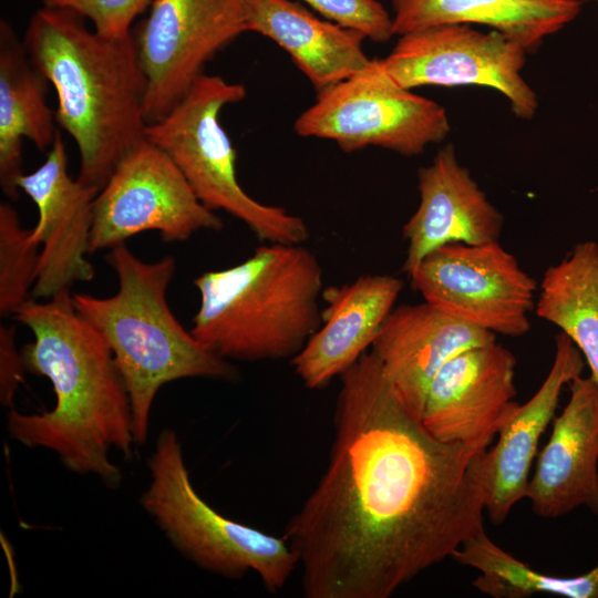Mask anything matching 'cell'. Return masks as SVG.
Listing matches in <instances>:
<instances>
[{"instance_id":"obj_5","label":"cell","mask_w":598,"mask_h":598,"mask_svg":"<svg viewBox=\"0 0 598 598\" xmlns=\"http://www.w3.org/2000/svg\"><path fill=\"white\" fill-rule=\"evenodd\" d=\"M105 260L117 277V291L106 298L74 293L72 300L114 355L131 402L135 445H143L163 385L187 378L234 381L237 371L172 312L166 295L176 269L173 257L143 261L122 244L110 249Z\"/></svg>"},{"instance_id":"obj_25","label":"cell","mask_w":598,"mask_h":598,"mask_svg":"<svg viewBox=\"0 0 598 598\" xmlns=\"http://www.w3.org/2000/svg\"><path fill=\"white\" fill-rule=\"evenodd\" d=\"M40 245L24 229L16 209L0 203V316H13L31 298L40 260Z\"/></svg>"},{"instance_id":"obj_2","label":"cell","mask_w":598,"mask_h":598,"mask_svg":"<svg viewBox=\"0 0 598 598\" xmlns=\"http://www.w3.org/2000/svg\"><path fill=\"white\" fill-rule=\"evenodd\" d=\"M12 317L34 337L21 349L25 372L50 380L55 404L38 414L11 409L10 436L54 452L71 472L118 487L123 475L109 453L131 460L135 441L128 393L109 344L75 310L70 290L31 297Z\"/></svg>"},{"instance_id":"obj_22","label":"cell","mask_w":598,"mask_h":598,"mask_svg":"<svg viewBox=\"0 0 598 598\" xmlns=\"http://www.w3.org/2000/svg\"><path fill=\"white\" fill-rule=\"evenodd\" d=\"M394 35L444 24H482L539 48L580 12V0H391Z\"/></svg>"},{"instance_id":"obj_18","label":"cell","mask_w":598,"mask_h":598,"mask_svg":"<svg viewBox=\"0 0 598 598\" xmlns=\"http://www.w3.org/2000/svg\"><path fill=\"white\" fill-rule=\"evenodd\" d=\"M402 288L400 278L374 274L323 289L327 307L321 311V324L291 359L306 388L327 386L367 352Z\"/></svg>"},{"instance_id":"obj_27","label":"cell","mask_w":598,"mask_h":598,"mask_svg":"<svg viewBox=\"0 0 598 598\" xmlns=\"http://www.w3.org/2000/svg\"><path fill=\"white\" fill-rule=\"evenodd\" d=\"M45 6L69 9L93 24L106 37L131 34L135 19L151 7L153 0H42Z\"/></svg>"},{"instance_id":"obj_8","label":"cell","mask_w":598,"mask_h":598,"mask_svg":"<svg viewBox=\"0 0 598 598\" xmlns=\"http://www.w3.org/2000/svg\"><path fill=\"white\" fill-rule=\"evenodd\" d=\"M293 128L301 137L333 141L347 153L375 146L417 156L441 143L451 125L441 104L400 86L380 59H372L364 70L317 93Z\"/></svg>"},{"instance_id":"obj_4","label":"cell","mask_w":598,"mask_h":598,"mask_svg":"<svg viewBox=\"0 0 598 598\" xmlns=\"http://www.w3.org/2000/svg\"><path fill=\"white\" fill-rule=\"evenodd\" d=\"M193 283L199 307L190 332L228 361L292 359L321 324L322 268L303 244L269 243Z\"/></svg>"},{"instance_id":"obj_7","label":"cell","mask_w":598,"mask_h":598,"mask_svg":"<svg viewBox=\"0 0 598 598\" xmlns=\"http://www.w3.org/2000/svg\"><path fill=\"white\" fill-rule=\"evenodd\" d=\"M148 470L141 504L183 556L227 578L255 571L270 592L286 585L298 566L289 543L229 519L207 504L192 484L173 430L159 433Z\"/></svg>"},{"instance_id":"obj_23","label":"cell","mask_w":598,"mask_h":598,"mask_svg":"<svg viewBox=\"0 0 598 598\" xmlns=\"http://www.w3.org/2000/svg\"><path fill=\"white\" fill-rule=\"evenodd\" d=\"M535 312L580 350L598 383V244L579 243L539 283Z\"/></svg>"},{"instance_id":"obj_10","label":"cell","mask_w":598,"mask_h":598,"mask_svg":"<svg viewBox=\"0 0 598 598\" xmlns=\"http://www.w3.org/2000/svg\"><path fill=\"white\" fill-rule=\"evenodd\" d=\"M408 276L425 302L457 320L507 337L530 329L537 281L498 241L446 244Z\"/></svg>"},{"instance_id":"obj_12","label":"cell","mask_w":598,"mask_h":598,"mask_svg":"<svg viewBox=\"0 0 598 598\" xmlns=\"http://www.w3.org/2000/svg\"><path fill=\"white\" fill-rule=\"evenodd\" d=\"M527 51L496 30L444 24L400 35L381 64L400 86L477 85L497 90L520 120H530L538 97L522 75Z\"/></svg>"},{"instance_id":"obj_11","label":"cell","mask_w":598,"mask_h":598,"mask_svg":"<svg viewBox=\"0 0 598 598\" xmlns=\"http://www.w3.org/2000/svg\"><path fill=\"white\" fill-rule=\"evenodd\" d=\"M245 32V0H153L133 35L146 81L147 125L166 116L206 63Z\"/></svg>"},{"instance_id":"obj_29","label":"cell","mask_w":598,"mask_h":598,"mask_svg":"<svg viewBox=\"0 0 598 598\" xmlns=\"http://www.w3.org/2000/svg\"><path fill=\"white\" fill-rule=\"evenodd\" d=\"M598 1V0H597Z\"/></svg>"},{"instance_id":"obj_9","label":"cell","mask_w":598,"mask_h":598,"mask_svg":"<svg viewBox=\"0 0 598 598\" xmlns=\"http://www.w3.org/2000/svg\"><path fill=\"white\" fill-rule=\"evenodd\" d=\"M224 223L195 195L173 159L146 137L116 165L93 202L90 254L112 249L137 234L156 230L184 241Z\"/></svg>"},{"instance_id":"obj_13","label":"cell","mask_w":598,"mask_h":598,"mask_svg":"<svg viewBox=\"0 0 598 598\" xmlns=\"http://www.w3.org/2000/svg\"><path fill=\"white\" fill-rule=\"evenodd\" d=\"M515 355L496 341L463 351L433 378L421 422L437 440L485 451L518 403Z\"/></svg>"},{"instance_id":"obj_15","label":"cell","mask_w":598,"mask_h":598,"mask_svg":"<svg viewBox=\"0 0 598 598\" xmlns=\"http://www.w3.org/2000/svg\"><path fill=\"white\" fill-rule=\"evenodd\" d=\"M569 388V401L554 420L526 492L533 512L544 518L579 506L598 515V383L580 375Z\"/></svg>"},{"instance_id":"obj_17","label":"cell","mask_w":598,"mask_h":598,"mask_svg":"<svg viewBox=\"0 0 598 598\" xmlns=\"http://www.w3.org/2000/svg\"><path fill=\"white\" fill-rule=\"evenodd\" d=\"M494 341L496 334L424 301L393 308L371 352L404 404L421 420L429 386L439 370L463 351Z\"/></svg>"},{"instance_id":"obj_26","label":"cell","mask_w":598,"mask_h":598,"mask_svg":"<svg viewBox=\"0 0 598 598\" xmlns=\"http://www.w3.org/2000/svg\"><path fill=\"white\" fill-rule=\"evenodd\" d=\"M336 23L361 32L373 42H386L394 34L392 16L378 0H300Z\"/></svg>"},{"instance_id":"obj_19","label":"cell","mask_w":598,"mask_h":598,"mask_svg":"<svg viewBox=\"0 0 598 598\" xmlns=\"http://www.w3.org/2000/svg\"><path fill=\"white\" fill-rule=\"evenodd\" d=\"M555 342L554 361L544 382L527 402L517 405L488 451L485 512L495 525L504 523L515 504L526 497L539 439L555 415L563 386L580 377L586 364L567 334L560 332Z\"/></svg>"},{"instance_id":"obj_28","label":"cell","mask_w":598,"mask_h":598,"mask_svg":"<svg viewBox=\"0 0 598 598\" xmlns=\"http://www.w3.org/2000/svg\"><path fill=\"white\" fill-rule=\"evenodd\" d=\"M25 372L21 351L16 344V327L0 326V394L4 405L10 406Z\"/></svg>"},{"instance_id":"obj_1","label":"cell","mask_w":598,"mask_h":598,"mask_svg":"<svg viewBox=\"0 0 598 598\" xmlns=\"http://www.w3.org/2000/svg\"><path fill=\"white\" fill-rule=\"evenodd\" d=\"M340 379L328 467L283 537L307 598H389L484 530L488 451L434 437L371 351Z\"/></svg>"},{"instance_id":"obj_16","label":"cell","mask_w":598,"mask_h":598,"mask_svg":"<svg viewBox=\"0 0 598 598\" xmlns=\"http://www.w3.org/2000/svg\"><path fill=\"white\" fill-rule=\"evenodd\" d=\"M420 203L403 226L408 243L403 271L410 275L432 250L451 243L498 241L504 216L489 202L453 145L442 147L417 172Z\"/></svg>"},{"instance_id":"obj_14","label":"cell","mask_w":598,"mask_h":598,"mask_svg":"<svg viewBox=\"0 0 598 598\" xmlns=\"http://www.w3.org/2000/svg\"><path fill=\"white\" fill-rule=\"evenodd\" d=\"M38 208L31 229L40 245V260L31 297L48 300L76 282L91 281L93 265L86 259L93 220V202L100 189L73 179L68 172V155L58 133L47 158L34 172L18 182Z\"/></svg>"},{"instance_id":"obj_21","label":"cell","mask_w":598,"mask_h":598,"mask_svg":"<svg viewBox=\"0 0 598 598\" xmlns=\"http://www.w3.org/2000/svg\"><path fill=\"white\" fill-rule=\"evenodd\" d=\"M49 82L32 63L11 23L0 21V186L19 198L22 144L27 138L40 151L51 148L59 133L55 114L47 104Z\"/></svg>"},{"instance_id":"obj_20","label":"cell","mask_w":598,"mask_h":598,"mask_svg":"<svg viewBox=\"0 0 598 598\" xmlns=\"http://www.w3.org/2000/svg\"><path fill=\"white\" fill-rule=\"evenodd\" d=\"M246 32L283 49L317 93L368 68L367 38L293 0H245Z\"/></svg>"},{"instance_id":"obj_3","label":"cell","mask_w":598,"mask_h":598,"mask_svg":"<svg viewBox=\"0 0 598 598\" xmlns=\"http://www.w3.org/2000/svg\"><path fill=\"white\" fill-rule=\"evenodd\" d=\"M80 14L43 4L23 44L55 91L56 124L78 146V179L101 189L124 155L145 137L146 81L133 34L112 38Z\"/></svg>"},{"instance_id":"obj_24","label":"cell","mask_w":598,"mask_h":598,"mask_svg":"<svg viewBox=\"0 0 598 598\" xmlns=\"http://www.w3.org/2000/svg\"><path fill=\"white\" fill-rule=\"evenodd\" d=\"M451 558L478 570L473 587L495 598H525L535 594L598 598V565L573 577L543 574L501 548L485 529L467 539Z\"/></svg>"},{"instance_id":"obj_6","label":"cell","mask_w":598,"mask_h":598,"mask_svg":"<svg viewBox=\"0 0 598 598\" xmlns=\"http://www.w3.org/2000/svg\"><path fill=\"white\" fill-rule=\"evenodd\" d=\"M246 94L240 83L203 73L166 116L146 126L145 137L173 159L208 209L239 219L262 241L303 244L309 229L301 217L256 200L237 178V153L220 113Z\"/></svg>"}]
</instances>
